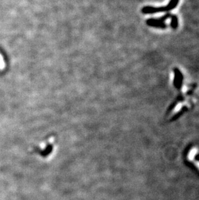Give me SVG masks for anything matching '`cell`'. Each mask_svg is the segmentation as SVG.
I'll return each mask as SVG.
<instances>
[{"mask_svg": "<svg viewBox=\"0 0 199 200\" xmlns=\"http://www.w3.org/2000/svg\"><path fill=\"white\" fill-rule=\"evenodd\" d=\"M170 18H171V20H172V21H171V23H170L171 27H172L174 30L177 29V28H178V19L177 16H176L175 14H172Z\"/></svg>", "mask_w": 199, "mask_h": 200, "instance_id": "obj_5", "label": "cell"}, {"mask_svg": "<svg viewBox=\"0 0 199 200\" xmlns=\"http://www.w3.org/2000/svg\"><path fill=\"white\" fill-rule=\"evenodd\" d=\"M180 0H170L168 4L165 7H155L152 6H146L142 8V13L145 14H155L158 13H164L172 11L173 9L176 8L179 3Z\"/></svg>", "mask_w": 199, "mask_h": 200, "instance_id": "obj_1", "label": "cell"}, {"mask_svg": "<svg viewBox=\"0 0 199 200\" xmlns=\"http://www.w3.org/2000/svg\"><path fill=\"white\" fill-rule=\"evenodd\" d=\"M52 150H53V145L52 144H49L43 150H42L40 152V154L42 157H46L51 153V152L52 151Z\"/></svg>", "mask_w": 199, "mask_h": 200, "instance_id": "obj_4", "label": "cell"}, {"mask_svg": "<svg viewBox=\"0 0 199 200\" xmlns=\"http://www.w3.org/2000/svg\"><path fill=\"white\" fill-rule=\"evenodd\" d=\"M4 66H5V64H4L3 57L1 54H0V69H3L4 68Z\"/></svg>", "mask_w": 199, "mask_h": 200, "instance_id": "obj_7", "label": "cell"}, {"mask_svg": "<svg viewBox=\"0 0 199 200\" xmlns=\"http://www.w3.org/2000/svg\"><path fill=\"white\" fill-rule=\"evenodd\" d=\"M193 161L195 165L199 169V161Z\"/></svg>", "mask_w": 199, "mask_h": 200, "instance_id": "obj_8", "label": "cell"}, {"mask_svg": "<svg viewBox=\"0 0 199 200\" xmlns=\"http://www.w3.org/2000/svg\"><path fill=\"white\" fill-rule=\"evenodd\" d=\"M198 148H193V149H192L190 151H189L188 156H187V159L189 161H193L194 160V157L195 156V155L198 153Z\"/></svg>", "mask_w": 199, "mask_h": 200, "instance_id": "obj_6", "label": "cell"}, {"mask_svg": "<svg viewBox=\"0 0 199 200\" xmlns=\"http://www.w3.org/2000/svg\"><path fill=\"white\" fill-rule=\"evenodd\" d=\"M183 74L180 71L179 69L175 68L174 69V80H173V85L176 89L178 90H181L183 84Z\"/></svg>", "mask_w": 199, "mask_h": 200, "instance_id": "obj_3", "label": "cell"}, {"mask_svg": "<svg viewBox=\"0 0 199 200\" xmlns=\"http://www.w3.org/2000/svg\"><path fill=\"white\" fill-rule=\"evenodd\" d=\"M172 15V14L167 13L166 15L160 17L159 18L148 19V20L146 21V24L150 27L164 29V28H167V24L165 23V22L166 21V20H167V19L170 18Z\"/></svg>", "mask_w": 199, "mask_h": 200, "instance_id": "obj_2", "label": "cell"}]
</instances>
